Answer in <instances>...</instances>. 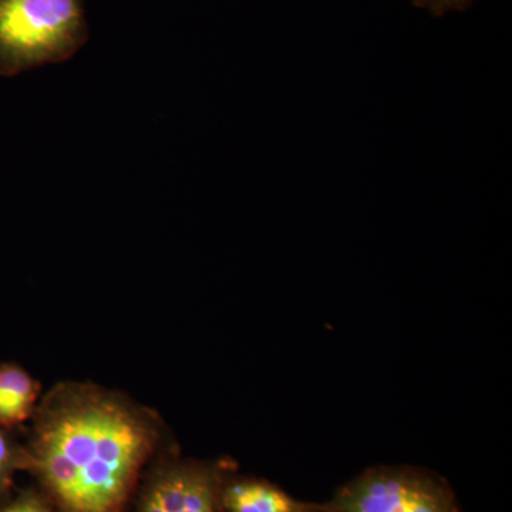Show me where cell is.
<instances>
[{"mask_svg":"<svg viewBox=\"0 0 512 512\" xmlns=\"http://www.w3.org/2000/svg\"><path fill=\"white\" fill-rule=\"evenodd\" d=\"M156 441L150 414L73 384L40 407L26 458L62 512H123Z\"/></svg>","mask_w":512,"mask_h":512,"instance_id":"1","label":"cell"},{"mask_svg":"<svg viewBox=\"0 0 512 512\" xmlns=\"http://www.w3.org/2000/svg\"><path fill=\"white\" fill-rule=\"evenodd\" d=\"M87 39L83 0H0V76L74 56Z\"/></svg>","mask_w":512,"mask_h":512,"instance_id":"2","label":"cell"},{"mask_svg":"<svg viewBox=\"0 0 512 512\" xmlns=\"http://www.w3.org/2000/svg\"><path fill=\"white\" fill-rule=\"evenodd\" d=\"M322 512H458L446 484L423 471L379 467L340 488Z\"/></svg>","mask_w":512,"mask_h":512,"instance_id":"3","label":"cell"},{"mask_svg":"<svg viewBox=\"0 0 512 512\" xmlns=\"http://www.w3.org/2000/svg\"><path fill=\"white\" fill-rule=\"evenodd\" d=\"M221 495L217 476L200 464H181L153 481L138 512H217Z\"/></svg>","mask_w":512,"mask_h":512,"instance_id":"4","label":"cell"},{"mask_svg":"<svg viewBox=\"0 0 512 512\" xmlns=\"http://www.w3.org/2000/svg\"><path fill=\"white\" fill-rule=\"evenodd\" d=\"M221 501L229 512H320L322 507L303 503L264 481H237L225 488Z\"/></svg>","mask_w":512,"mask_h":512,"instance_id":"5","label":"cell"},{"mask_svg":"<svg viewBox=\"0 0 512 512\" xmlns=\"http://www.w3.org/2000/svg\"><path fill=\"white\" fill-rule=\"evenodd\" d=\"M39 384L16 365L0 366V429L25 423L35 412Z\"/></svg>","mask_w":512,"mask_h":512,"instance_id":"6","label":"cell"},{"mask_svg":"<svg viewBox=\"0 0 512 512\" xmlns=\"http://www.w3.org/2000/svg\"><path fill=\"white\" fill-rule=\"evenodd\" d=\"M20 463H22V458L18 456L15 448L0 430V493L8 487L13 473Z\"/></svg>","mask_w":512,"mask_h":512,"instance_id":"7","label":"cell"},{"mask_svg":"<svg viewBox=\"0 0 512 512\" xmlns=\"http://www.w3.org/2000/svg\"><path fill=\"white\" fill-rule=\"evenodd\" d=\"M470 0H414L417 6L430 9L436 15L447 12V10L464 9Z\"/></svg>","mask_w":512,"mask_h":512,"instance_id":"8","label":"cell"},{"mask_svg":"<svg viewBox=\"0 0 512 512\" xmlns=\"http://www.w3.org/2000/svg\"><path fill=\"white\" fill-rule=\"evenodd\" d=\"M2 512H46L39 501L32 497L19 498L15 503L10 504Z\"/></svg>","mask_w":512,"mask_h":512,"instance_id":"9","label":"cell"}]
</instances>
